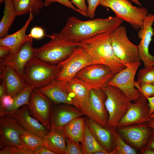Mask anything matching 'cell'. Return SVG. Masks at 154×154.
<instances>
[{
	"mask_svg": "<svg viewBox=\"0 0 154 154\" xmlns=\"http://www.w3.org/2000/svg\"><path fill=\"white\" fill-rule=\"evenodd\" d=\"M123 21L116 16L85 21L71 16L59 32L68 41L79 42L100 34L113 32Z\"/></svg>",
	"mask_w": 154,
	"mask_h": 154,
	"instance_id": "1",
	"label": "cell"
},
{
	"mask_svg": "<svg viewBox=\"0 0 154 154\" xmlns=\"http://www.w3.org/2000/svg\"><path fill=\"white\" fill-rule=\"evenodd\" d=\"M112 32L100 34L79 42L90 57L92 64L106 65L116 74L126 66L114 52L111 40Z\"/></svg>",
	"mask_w": 154,
	"mask_h": 154,
	"instance_id": "2",
	"label": "cell"
},
{
	"mask_svg": "<svg viewBox=\"0 0 154 154\" xmlns=\"http://www.w3.org/2000/svg\"><path fill=\"white\" fill-rule=\"evenodd\" d=\"M50 40L42 46L35 48L36 57L48 63L57 64L65 60L77 47L79 42H70L60 33L49 36Z\"/></svg>",
	"mask_w": 154,
	"mask_h": 154,
	"instance_id": "3",
	"label": "cell"
},
{
	"mask_svg": "<svg viewBox=\"0 0 154 154\" xmlns=\"http://www.w3.org/2000/svg\"><path fill=\"white\" fill-rule=\"evenodd\" d=\"M61 70L58 64H50L35 57L26 65L24 77L28 85L39 89L56 79Z\"/></svg>",
	"mask_w": 154,
	"mask_h": 154,
	"instance_id": "4",
	"label": "cell"
},
{
	"mask_svg": "<svg viewBox=\"0 0 154 154\" xmlns=\"http://www.w3.org/2000/svg\"><path fill=\"white\" fill-rule=\"evenodd\" d=\"M100 5L110 8L116 16L128 23L136 31L143 28V21L149 14L147 8L134 6L128 0H100Z\"/></svg>",
	"mask_w": 154,
	"mask_h": 154,
	"instance_id": "5",
	"label": "cell"
},
{
	"mask_svg": "<svg viewBox=\"0 0 154 154\" xmlns=\"http://www.w3.org/2000/svg\"><path fill=\"white\" fill-rule=\"evenodd\" d=\"M102 89L107 98L105 105L109 115L107 127L114 131L127 112L131 102L117 87L109 85Z\"/></svg>",
	"mask_w": 154,
	"mask_h": 154,
	"instance_id": "6",
	"label": "cell"
},
{
	"mask_svg": "<svg viewBox=\"0 0 154 154\" xmlns=\"http://www.w3.org/2000/svg\"><path fill=\"white\" fill-rule=\"evenodd\" d=\"M111 40L115 55L126 67L140 62L138 46L129 39L125 26L120 25L113 31Z\"/></svg>",
	"mask_w": 154,
	"mask_h": 154,
	"instance_id": "7",
	"label": "cell"
},
{
	"mask_svg": "<svg viewBox=\"0 0 154 154\" xmlns=\"http://www.w3.org/2000/svg\"><path fill=\"white\" fill-rule=\"evenodd\" d=\"M115 74L106 65L92 64L82 69L75 77L84 82L91 89H98L108 85Z\"/></svg>",
	"mask_w": 154,
	"mask_h": 154,
	"instance_id": "8",
	"label": "cell"
},
{
	"mask_svg": "<svg viewBox=\"0 0 154 154\" xmlns=\"http://www.w3.org/2000/svg\"><path fill=\"white\" fill-rule=\"evenodd\" d=\"M92 64L85 50L81 46H78L68 58L57 64L61 67V70L56 79L66 82L82 69Z\"/></svg>",
	"mask_w": 154,
	"mask_h": 154,
	"instance_id": "9",
	"label": "cell"
},
{
	"mask_svg": "<svg viewBox=\"0 0 154 154\" xmlns=\"http://www.w3.org/2000/svg\"><path fill=\"white\" fill-rule=\"evenodd\" d=\"M106 98L102 89H92L88 104L82 111L86 116L102 127L108 128L109 115L105 105Z\"/></svg>",
	"mask_w": 154,
	"mask_h": 154,
	"instance_id": "10",
	"label": "cell"
},
{
	"mask_svg": "<svg viewBox=\"0 0 154 154\" xmlns=\"http://www.w3.org/2000/svg\"><path fill=\"white\" fill-rule=\"evenodd\" d=\"M141 64L140 62H138L126 67L116 74L108 84L120 89L131 102L139 97V92L134 86V78Z\"/></svg>",
	"mask_w": 154,
	"mask_h": 154,
	"instance_id": "11",
	"label": "cell"
},
{
	"mask_svg": "<svg viewBox=\"0 0 154 154\" xmlns=\"http://www.w3.org/2000/svg\"><path fill=\"white\" fill-rule=\"evenodd\" d=\"M25 130L12 116H0L1 148L9 145L26 148L21 137Z\"/></svg>",
	"mask_w": 154,
	"mask_h": 154,
	"instance_id": "12",
	"label": "cell"
},
{
	"mask_svg": "<svg viewBox=\"0 0 154 154\" xmlns=\"http://www.w3.org/2000/svg\"><path fill=\"white\" fill-rule=\"evenodd\" d=\"M53 104L40 90L35 88L29 99V109L31 116L42 124L50 131V116Z\"/></svg>",
	"mask_w": 154,
	"mask_h": 154,
	"instance_id": "13",
	"label": "cell"
},
{
	"mask_svg": "<svg viewBox=\"0 0 154 154\" xmlns=\"http://www.w3.org/2000/svg\"><path fill=\"white\" fill-rule=\"evenodd\" d=\"M84 115L75 106L65 104H53L50 116V131L62 129L69 122L78 117Z\"/></svg>",
	"mask_w": 154,
	"mask_h": 154,
	"instance_id": "14",
	"label": "cell"
},
{
	"mask_svg": "<svg viewBox=\"0 0 154 154\" xmlns=\"http://www.w3.org/2000/svg\"><path fill=\"white\" fill-rule=\"evenodd\" d=\"M117 127L120 135L137 149H142L144 147L153 130L148 122Z\"/></svg>",
	"mask_w": 154,
	"mask_h": 154,
	"instance_id": "15",
	"label": "cell"
},
{
	"mask_svg": "<svg viewBox=\"0 0 154 154\" xmlns=\"http://www.w3.org/2000/svg\"><path fill=\"white\" fill-rule=\"evenodd\" d=\"M154 22V14H149L145 19L143 27L139 30L138 36L141 39L138 46L139 57L144 67L154 66V56L149 52V48L154 35L152 26Z\"/></svg>",
	"mask_w": 154,
	"mask_h": 154,
	"instance_id": "16",
	"label": "cell"
},
{
	"mask_svg": "<svg viewBox=\"0 0 154 154\" xmlns=\"http://www.w3.org/2000/svg\"><path fill=\"white\" fill-rule=\"evenodd\" d=\"M150 109L146 98L139 97L130 103L128 110L117 123V127L148 122L150 119Z\"/></svg>",
	"mask_w": 154,
	"mask_h": 154,
	"instance_id": "17",
	"label": "cell"
},
{
	"mask_svg": "<svg viewBox=\"0 0 154 154\" xmlns=\"http://www.w3.org/2000/svg\"><path fill=\"white\" fill-rule=\"evenodd\" d=\"M33 39L24 43L15 54L7 58L1 59L0 69L5 66H9L24 76L25 67L28 62L36 57L35 48L32 46Z\"/></svg>",
	"mask_w": 154,
	"mask_h": 154,
	"instance_id": "18",
	"label": "cell"
},
{
	"mask_svg": "<svg viewBox=\"0 0 154 154\" xmlns=\"http://www.w3.org/2000/svg\"><path fill=\"white\" fill-rule=\"evenodd\" d=\"M85 117V122L96 140L108 153L115 147V131L104 127L88 117Z\"/></svg>",
	"mask_w": 154,
	"mask_h": 154,
	"instance_id": "19",
	"label": "cell"
},
{
	"mask_svg": "<svg viewBox=\"0 0 154 154\" xmlns=\"http://www.w3.org/2000/svg\"><path fill=\"white\" fill-rule=\"evenodd\" d=\"M12 116L27 131L42 138L49 132L42 124L31 116L27 105L21 107Z\"/></svg>",
	"mask_w": 154,
	"mask_h": 154,
	"instance_id": "20",
	"label": "cell"
},
{
	"mask_svg": "<svg viewBox=\"0 0 154 154\" xmlns=\"http://www.w3.org/2000/svg\"><path fill=\"white\" fill-rule=\"evenodd\" d=\"M39 89L53 104H65L74 106L73 100L67 90L66 82L56 79Z\"/></svg>",
	"mask_w": 154,
	"mask_h": 154,
	"instance_id": "21",
	"label": "cell"
},
{
	"mask_svg": "<svg viewBox=\"0 0 154 154\" xmlns=\"http://www.w3.org/2000/svg\"><path fill=\"white\" fill-rule=\"evenodd\" d=\"M0 70V78L5 86L7 95L12 97L28 85L24 77L11 67L5 66Z\"/></svg>",
	"mask_w": 154,
	"mask_h": 154,
	"instance_id": "22",
	"label": "cell"
},
{
	"mask_svg": "<svg viewBox=\"0 0 154 154\" xmlns=\"http://www.w3.org/2000/svg\"><path fill=\"white\" fill-rule=\"evenodd\" d=\"M66 85L68 91L73 100L74 106L82 111L88 104L92 89L76 77L66 82Z\"/></svg>",
	"mask_w": 154,
	"mask_h": 154,
	"instance_id": "23",
	"label": "cell"
},
{
	"mask_svg": "<svg viewBox=\"0 0 154 154\" xmlns=\"http://www.w3.org/2000/svg\"><path fill=\"white\" fill-rule=\"evenodd\" d=\"M34 15L31 9L29 17L23 27L16 32L9 35L0 39V46L9 47L11 50V55L15 54L22 45L31 38L26 34L27 28L33 19Z\"/></svg>",
	"mask_w": 154,
	"mask_h": 154,
	"instance_id": "24",
	"label": "cell"
},
{
	"mask_svg": "<svg viewBox=\"0 0 154 154\" xmlns=\"http://www.w3.org/2000/svg\"><path fill=\"white\" fill-rule=\"evenodd\" d=\"M66 138L63 129H56L42 138V145L55 154H67Z\"/></svg>",
	"mask_w": 154,
	"mask_h": 154,
	"instance_id": "25",
	"label": "cell"
},
{
	"mask_svg": "<svg viewBox=\"0 0 154 154\" xmlns=\"http://www.w3.org/2000/svg\"><path fill=\"white\" fill-rule=\"evenodd\" d=\"M35 88L28 85L17 94L12 97V104L0 111V116H12L22 106L29 104V99L31 93Z\"/></svg>",
	"mask_w": 154,
	"mask_h": 154,
	"instance_id": "26",
	"label": "cell"
},
{
	"mask_svg": "<svg viewBox=\"0 0 154 154\" xmlns=\"http://www.w3.org/2000/svg\"><path fill=\"white\" fill-rule=\"evenodd\" d=\"M81 144L83 154H108L97 142L85 122Z\"/></svg>",
	"mask_w": 154,
	"mask_h": 154,
	"instance_id": "27",
	"label": "cell"
},
{
	"mask_svg": "<svg viewBox=\"0 0 154 154\" xmlns=\"http://www.w3.org/2000/svg\"><path fill=\"white\" fill-rule=\"evenodd\" d=\"M17 16L29 13L30 9L33 15L37 16L44 6L42 0H12Z\"/></svg>",
	"mask_w": 154,
	"mask_h": 154,
	"instance_id": "28",
	"label": "cell"
},
{
	"mask_svg": "<svg viewBox=\"0 0 154 154\" xmlns=\"http://www.w3.org/2000/svg\"><path fill=\"white\" fill-rule=\"evenodd\" d=\"M85 117H76L68 123L63 128L66 138L80 143L83 140Z\"/></svg>",
	"mask_w": 154,
	"mask_h": 154,
	"instance_id": "29",
	"label": "cell"
},
{
	"mask_svg": "<svg viewBox=\"0 0 154 154\" xmlns=\"http://www.w3.org/2000/svg\"><path fill=\"white\" fill-rule=\"evenodd\" d=\"M5 7L3 15L0 22V38L7 36L10 28L17 16L12 0H4Z\"/></svg>",
	"mask_w": 154,
	"mask_h": 154,
	"instance_id": "30",
	"label": "cell"
},
{
	"mask_svg": "<svg viewBox=\"0 0 154 154\" xmlns=\"http://www.w3.org/2000/svg\"><path fill=\"white\" fill-rule=\"evenodd\" d=\"M26 148L34 152L42 145V137L25 130L21 137Z\"/></svg>",
	"mask_w": 154,
	"mask_h": 154,
	"instance_id": "31",
	"label": "cell"
},
{
	"mask_svg": "<svg viewBox=\"0 0 154 154\" xmlns=\"http://www.w3.org/2000/svg\"><path fill=\"white\" fill-rule=\"evenodd\" d=\"M116 137V154H136L135 150L126 144L123 140L117 129L114 132Z\"/></svg>",
	"mask_w": 154,
	"mask_h": 154,
	"instance_id": "32",
	"label": "cell"
},
{
	"mask_svg": "<svg viewBox=\"0 0 154 154\" xmlns=\"http://www.w3.org/2000/svg\"><path fill=\"white\" fill-rule=\"evenodd\" d=\"M137 81L154 85V66L140 70L137 74Z\"/></svg>",
	"mask_w": 154,
	"mask_h": 154,
	"instance_id": "33",
	"label": "cell"
},
{
	"mask_svg": "<svg viewBox=\"0 0 154 154\" xmlns=\"http://www.w3.org/2000/svg\"><path fill=\"white\" fill-rule=\"evenodd\" d=\"M134 86L139 92V98L147 99L154 96V85L135 81Z\"/></svg>",
	"mask_w": 154,
	"mask_h": 154,
	"instance_id": "34",
	"label": "cell"
},
{
	"mask_svg": "<svg viewBox=\"0 0 154 154\" xmlns=\"http://www.w3.org/2000/svg\"><path fill=\"white\" fill-rule=\"evenodd\" d=\"M0 154H34L32 150L13 145L7 146L2 149Z\"/></svg>",
	"mask_w": 154,
	"mask_h": 154,
	"instance_id": "35",
	"label": "cell"
},
{
	"mask_svg": "<svg viewBox=\"0 0 154 154\" xmlns=\"http://www.w3.org/2000/svg\"><path fill=\"white\" fill-rule=\"evenodd\" d=\"M67 154H83L81 143L68 138L65 139Z\"/></svg>",
	"mask_w": 154,
	"mask_h": 154,
	"instance_id": "36",
	"label": "cell"
},
{
	"mask_svg": "<svg viewBox=\"0 0 154 154\" xmlns=\"http://www.w3.org/2000/svg\"><path fill=\"white\" fill-rule=\"evenodd\" d=\"M55 2L58 3L81 15L86 17V15L84 13L75 7L71 1L69 0H44V6L46 7L49 6L51 3Z\"/></svg>",
	"mask_w": 154,
	"mask_h": 154,
	"instance_id": "37",
	"label": "cell"
},
{
	"mask_svg": "<svg viewBox=\"0 0 154 154\" xmlns=\"http://www.w3.org/2000/svg\"><path fill=\"white\" fill-rule=\"evenodd\" d=\"M88 3L87 17L93 19L97 7L100 5V0H86Z\"/></svg>",
	"mask_w": 154,
	"mask_h": 154,
	"instance_id": "38",
	"label": "cell"
},
{
	"mask_svg": "<svg viewBox=\"0 0 154 154\" xmlns=\"http://www.w3.org/2000/svg\"><path fill=\"white\" fill-rule=\"evenodd\" d=\"M29 36L33 38L39 39L42 38L45 35V32L41 27L35 26L31 29Z\"/></svg>",
	"mask_w": 154,
	"mask_h": 154,
	"instance_id": "39",
	"label": "cell"
},
{
	"mask_svg": "<svg viewBox=\"0 0 154 154\" xmlns=\"http://www.w3.org/2000/svg\"><path fill=\"white\" fill-rule=\"evenodd\" d=\"M72 3L75 5L78 9L84 13L87 17L88 7L85 0H70Z\"/></svg>",
	"mask_w": 154,
	"mask_h": 154,
	"instance_id": "40",
	"label": "cell"
},
{
	"mask_svg": "<svg viewBox=\"0 0 154 154\" xmlns=\"http://www.w3.org/2000/svg\"><path fill=\"white\" fill-rule=\"evenodd\" d=\"M13 100L12 97L6 95L1 99H0V111L11 105L13 102Z\"/></svg>",
	"mask_w": 154,
	"mask_h": 154,
	"instance_id": "41",
	"label": "cell"
},
{
	"mask_svg": "<svg viewBox=\"0 0 154 154\" xmlns=\"http://www.w3.org/2000/svg\"><path fill=\"white\" fill-rule=\"evenodd\" d=\"M11 53L10 48L6 46H0V58L1 59H4L9 56Z\"/></svg>",
	"mask_w": 154,
	"mask_h": 154,
	"instance_id": "42",
	"label": "cell"
},
{
	"mask_svg": "<svg viewBox=\"0 0 154 154\" xmlns=\"http://www.w3.org/2000/svg\"><path fill=\"white\" fill-rule=\"evenodd\" d=\"M34 154H55L45 146L42 145L34 151Z\"/></svg>",
	"mask_w": 154,
	"mask_h": 154,
	"instance_id": "43",
	"label": "cell"
},
{
	"mask_svg": "<svg viewBox=\"0 0 154 154\" xmlns=\"http://www.w3.org/2000/svg\"><path fill=\"white\" fill-rule=\"evenodd\" d=\"M148 148L154 149V130L153 129L151 135L147 143L142 149H145Z\"/></svg>",
	"mask_w": 154,
	"mask_h": 154,
	"instance_id": "44",
	"label": "cell"
},
{
	"mask_svg": "<svg viewBox=\"0 0 154 154\" xmlns=\"http://www.w3.org/2000/svg\"><path fill=\"white\" fill-rule=\"evenodd\" d=\"M150 109V115L154 111V96L147 98Z\"/></svg>",
	"mask_w": 154,
	"mask_h": 154,
	"instance_id": "45",
	"label": "cell"
},
{
	"mask_svg": "<svg viewBox=\"0 0 154 154\" xmlns=\"http://www.w3.org/2000/svg\"><path fill=\"white\" fill-rule=\"evenodd\" d=\"M5 86L4 83H2L0 85V99L6 95Z\"/></svg>",
	"mask_w": 154,
	"mask_h": 154,
	"instance_id": "46",
	"label": "cell"
},
{
	"mask_svg": "<svg viewBox=\"0 0 154 154\" xmlns=\"http://www.w3.org/2000/svg\"><path fill=\"white\" fill-rule=\"evenodd\" d=\"M141 153L143 154H154V149L150 148L142 149Z\"/></svg>",
	"mask_w": 154,
	"mask_h": 154,
	"instance_id": "47",
	"label": "cell"
},
{
	"mask_svg": "<svg viewBox=\"0 0 154 154\" xmlns=\"http://www.w3.org/2000/svg\"><path fill=\"white\" fill-rule=\"evenodd\" d=\"M149 125L154 130V119L151 118L149 121L148 122Z\"/></svg>",
	"mask_w": 154,
	"mask_h": 154,
	"instance_id": "48",
	"label": "cell"
},
{
	"mask_svg": "<svg viewBox=\"0 0 154 154\" xmlns=\"http://www.w3.org/2000/svg\"><path fill=\"white\" fill-rule=\"evenodd\" d=\"M132 2H133L138 5L141 7L142 6V5L141 3L140 2L139 0H130Z\"/></svg>",
	"mask_w": 154,
	"mask_h": 154,
	"instance_id": "49",
	"label": "cell"
},
{
	"mask_svg": "<svg viewBox=\"0 0 154 154\" xmlns=\"http://www.w3.org/2000/svg\"><path fill=\"white\" fill-rule=\"evenodd\" d=\"M150 117L151 118L154 119V111L151 114L150 116Z\"/></svg>",
	"mask_w": 154,
	"mask_h": 154,
	"instance_id": "50",
	"label": "cell"
},
{
	"mask_svg": "<svg viewBox=\"0 0 154 154\" xmlns=\"http://www.w3.org/2000/svg\"><path fill=\"white\" fill-rule=\"evenodd\" d=\"M4 0H0V3H1Z\"/></svg>",
	"mask_w": 154,
	"mask_h": 154,
	"instance_id": "51",
	"label": "cell"
},
{
	"mask_svg": "<svg viewBox=\"0 0 154 154\" xmlns=\"http://www.w3.org/2000/svg\"><path fill=\"white\" fill-rule=\"evenodd\" d=\"M154 30V29H153Z\"/></svg>",
	"mask_w": 154,
	"mask_h": 154,
	"instance_id": "52",
	"label": "cell"
}]
</instances>
